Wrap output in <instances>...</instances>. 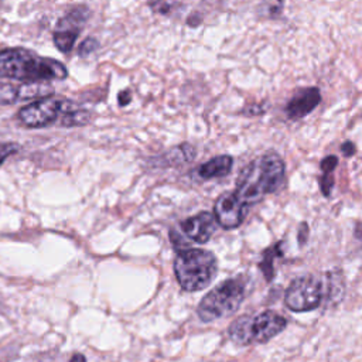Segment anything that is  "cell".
Wrapping results in <instances>:
<instances>
[{
    "label": "cell",
    "mask_w": 362,
    "mask_h": 362,
    "mask_svg": "<svg viewBox=\"0 0 362 362\" xmlns=\"http://www.w3.org/2000/svg\"><path fill=\"white\" fill-rule=\"evenodd\" d=\"M183 232L194 242L205 243L214 235L216 227V217L211 213L202 211L191 218H187L181 223Z\"/></svg>",
    "instance_id": "11"
},
{
    "label": "cell",
    "mask_w": 362,
    "mask_h": 362,
    "mask_svg": "<svg viewBox=\"0 0 362 362\" xmlns=\"http://www.w3.org/2000/svg\"><path fill=\"white\" fill-rule=\"evenodd\" d=\"M234 166V159L231 156H218L213 160L201 165L197 169V174L202 180H211V179H220L225 177L231 173V169Z\"/></svg>",
    "instance_id": "12"
},
{
    "label": "cell",
    "mask_w": 362,
    "mask_h": 362,
    "mask_svg": "<svg viewBox=\"0 0 362 362\" xmlns=\"http://www.w3.org/2000/svg\"><path fill=\"white\" fill-rule=\"evenodd\" d=\"M341 151H342V154H344L345 158H352L354 154H355V151H356V149H355V146H354L352 142H345V143L341 146Z\"/></svg>",
    "instance_id": "25"
},
{
    "label": "cell",
    "mask_w": 362,
    "mask_h": 362,
    "mask_svg": "<svg viewBox=\"0 0 362 362\" xmlns=\"http://www.w3.org/2000/svg\"><path fill=\"white\" fill-rule=\"evenodd\" d=\"M354 235H355V238H356L358 241H361V242H362V223H361V224H358V225L355 227Z\"/></svg>",
    "instance_id": "28"
},
{
    "label": "cell",
    "mask_w": 362,
    "mask_h": 362,
    "mask_svg": "<svg viewBox=\"0 0 362 362\" xmlns=\"http://www.w3.org/2000/svg\"><path fill=\"white\" fill-rule=\"evenodd\" d=\"M91 121V114L82 108L75 107L70 100L67 102V107L61 115L60 123L64 128H75V126H85Z\"/></svg>",
    "instance_id": "14"
},
{
    "label": "cell",
    "mask_w": 362,
    "mask_h": 362,
    "mask_svg": "<svg viewBox=\"0 0 362 362\" xmlns=\"http://www.w3.org/2000/svg\"><path fill=\"white\" fill-rule=\"evenodd\" d=\"M218 264L213 252L186 249L179 252L174 261L176 278L186 292H199L209 286L217 275Z\"/></svg>",
    "instance_id": "3"
},
{
    "label": "cell",
    "mask_w": 362,
    "mask_h": 362,
    "mask_svg": "<svg viewBox=\"0 0 362 362\" xmlns=\"http://www.w3.org/2000/svg\"><path fill=\"white\" fill-rule=\"evenodd\" d=\"M333 187H334L333 173H323L322 177H320V190H322L323 195L330 197Z\"/></svg>",
    "instance_id": "20"
},
{
    "label": "cell",
    "mask_w": 362,
    "mask_h": 362,
    "mask_svg": "<svg viewBox=\"0 0 362 362\" xmlns=\"http://www.w3.org/2000/svg\"><path fill=\"white\" fill-rule=\"evenodd\" d=\"M154 12L156 13H160V15H169L172 10V8L174 6L173 3H163V2H160V3H150L149 5Z\"/></svg>",
    "instance_id": "23"
},
{
    "label": "cell",
    "mask_w": 362,
    "mask_h": 362,
    "mask_svg": "<svg viewBox=\"0 0 362 362\" xmlns=\"http://www.w3.org/2000/svg\"><path fill=\"white\" fill-rule=\"evenodd\" d=\"M282 242L276 243L273 248L268 249L264 255V259L262 262L259 264V268L262 269L264 272V276L266 279V282H272L273 278H275V269H273V259L276 256H282Z\"/></svg>",
    "instance_id": "16"
},
{
    "label": "cell",
    "mask_w": 362,
    "mask_h": 362,
    "mask_svg": "<svg viewBox=\"0 0 362 362\" xmlns=\"http://www.w3.org/2000/svg\"><path fill=\"white\" fill-rule=\"evenodd\" d=\"M19 100V86L10 82H0V105H12Z\"/></svg>",
    "instance_id": "17"
},
{
    "label": "cell",
    "mask_w": 362,
    "mask_h": 362,
    "mask_svg": "<svg viewBox=\"0 0 362 362\" xmlns=\"http://www.w3.org/2000/svg\"><path fill=\"white\" fill-rule=\"evenodd\" d=\"M54 95L50 84H23L19 86V100H38Z\"/></svg>",
    "instance_id": "15"
},
{
    "label": "cell",
    "mask_w": 362,
    "mask_h": 362,
    "mask_svg": "<svg viewBox=\"0 0 362 362\" xmlns=\"http://www.w3.org/2000/svg\"><path fill=\"white\" fill-rule=\"evenodd\" d=\"M118 100H119V105H121V107L129 105L130 100H132V92H130L129 89L121 91L119 95H118Z\"/></svg>",
    "instance_id": "24"
},
{
    "label": "cell",
    "mask_w": 362,
    "mask_h": 362,
    "mask_svg": "<svg viewBox=\"0 0 362 362\" xmlns=\"http://www.w3.org/2000/svg\"><path fill=\"white\" fill-rule=\"evenodd\" d=\"M337 166H338V159L335 156H327L320 165L322 173H333Z\"/></svg>",
    "instance_id": "22"
},
{
    "label": "cell",
    "mask_w": 362,
    "mask_h": 362,
    "mask_svg": "<svg viewBox=\"0 0 362 362\" xmlns=\"http://www.w3.org/2000/svg\"><path fill=\"white\" fill-rule=\"evenodd\" d=\"M70 362H86V358H85V355L84 354H74L73 356H71V361Z\"/></svg>",
    "instance_id": "27"
},
{
    "label": "cell",
    "mask_w": 362,
    "mask_h": 362,
    "mask_svg": "<svg viewBox=\"0 0 362 362\" xmlns=\"http://www.w3.org/2000/svg\"><path fill=\"white\" fill-rule=\"evenodd\" d=\"M250 323L252 316H242L232 322L228 327V335L232 342L236 345H250L252 342V333H250Z\"/></svg>",
    "instance_id": "13"
},
{
    "label": "cell",
    "mask_w": 362,
    "mask_h": 362,
    "mask_svg": "<svg viewBox=\"0 0 362 362\" xmlns=\"http://www.w3.org/2000/svg\"><path fill=\"white\" fill-rule=\"evenodd\" d=\"M20 144L13 142H0V166H2L10 156L20 151Z\"/></svg>",
    "instance_id": "18"
},
{
    "label": "cell",
    "mask_w": 362,
    "mask_h": 362,
    "mask_svg": "<svg viewBox=\"0 0 362 362\" xmlns=\"http://www.w3.org/2000/svg\"><path fill=\"white\" fill-rule=\"evenodd\" d=\"M245 206L235 193H225L218 197L214 205L216 220L224 229L238 228L245 218Z\"/></svg>",
    "instance_id": "9"
},
{
    "label": "cell",
    "mask_w": 362,
    "mask_h": 362,
    "mask_svg": "<svg viewBox=\"0 0 362 362\" xmlns=\"http://www.w3.org/2000/svg\"><path fill=\"white\" fill-rule=\"evenodd\" d=\"M285 179V163L275 153L250 162L238 176L236 190L238 198L245 204L259 202L265 195L278 191Z\"/></svg>",
    "instance_id": "2"
},
{
    "label": "cell",
    "mask_w": 362,
    "mask_h": 362,
    "mask_svg": "<svg viewBox=\"0 0 362 362\" xmlns=\"http://www.w3.org/2000/svg\"><path fill=\"white\" fill-rule=\"evenodd\" d=\"M67 77L68 70L59 60L41 57L23 47L0 50V78L23 84H50Z\"/></svg>",
    "instance_id": "1"
},
{
    "label": "cell",
    "mask_w": 362,
    "mask_h": 362,
    "mask_svg": "<svg viewBox=\"0 0 362 362\" xmlns=\"http://www.w3.org/2000/svg\"><path fill=\"white\" fill-rule=\"evenodd\" d=\"M89 17V10L85 6H78L68 13H66L59 22L53 33V41L63 54L71 53L75 41L82 31L86 20Z\"/></svg>",
    "instance_id": "7"
},
{
    "label": "cell",
    "mask_w": 362,
    "mask_h": 362,
    "mask_svg": "<svg viewBox=\"0 0 362 362\" xmlns=\"http://www.w3.org/2000/svg\"><path fill=\"white\" fill-rule=\"evenodd\" d=\"M99 48V41L93 37H88L85 38L81 44H80V48H78V56L85 59L88 56H91L92 53H95V51Z\"/></svg>",
    "instance_id": "19"
},
{
    "label": "cell",
    "mask_w": 362,
    "mask_h": 362,
    "mask_svg": "<svg viewBox=\"0 0 362 362\" xmlns=\"http://www.w3.org/2000/svg\"><path fill=\"white\" fill-rule=\"evenodd\" d=\"M67 102L68 100L54 95L43 98L23 107L17 112L16 118L22 126L29 129L47 128L57 122L60 115H63L67 107Z\"/></svg>",
    "instance_id": "6"
},
{
    "label": "cell",
    "mask_w": 362,
    "mask_h": 362,
    "mask_svg": "<svg viewBox=\"0 0 362 362\" xmlns=\"http://www.w3.org/2000/svg\"><path fill=\"white\" fill-rule=\"evenodd\" d=\"M243 276L228 279L205 294L198 304L197 315L202 323H213L234 315L245 299Z\"/></svg>",
    "instance_id": "4"
},
{
    "label": "cell",
    "mask_w": 362,
    "mask_h": 362,
    "mask_svg": "<svg viewBox=\"0 0 362 362\" xmlns=\"http://www.w3.org/2000/svg\"><path fill=\"white\" fill-rule=\"evenodd\" d=\"M170 241H172L173 246H174L177 250H180V252H181V250H186V249H190L188 242L184 241V239L181 238V235H180L177 231H174V229L170 231Z\"/></svg>",
    "instance_id": "21"
},
{
    "label": "cell",
    "mask_w": 362,
    "mask_h": 362,
    "mask_svg": "<svg viewBox=\"0 0 362 362\" xmlns=\"http://www.w3.org/2000/svg\"><path fill=\"white\" fill-rule=\"evenodd\" d=\"M324 297V283L322 279L307 275L292 282L285 294V304L294 313H306L316 310Z\"/></svg>",
    "instance_id": "5"
},
{
    "label": "cell",
    "mask_w": 362,
    "mask_h": 362,
    "mask_svg": "<svg viewBox=\"0 0 362 362\" xmlns=\"http://www.w3.org/2000/svg\"><path fill=\"white\" fill-rule=\"evenodd\" d=\"M307 236H308V227L306 223H303L299 228V235H297L299 245H304L307 242Z\"/></svg>",
    "instance_id": "26"
},
{
    "label": "cell",
    "mask_w": 362,
    "mask_h": 362,
    "mask_svg": "<svg viewBox=\"0 0 362 362\" xmlns=\"http://www.w3.org/2000/svg\"><path fill=\"white\" fill-rule=\"evenodd\" d=\"M287 327V320L272 310L252 316L250 333L253 344H265L280 334Z\"/></svg>",
    "instance_id": "8"
},
{
    "label": "cell",
    "mask_w": 362,
    "mask_h": 362,
    "mask_svg": "<svg viewBox=\"0 0 362 362\" xmlns=\"http://www.w3.org/2000/svg\"><path fill=\"white\" fill-rule=\"evenodd\" d=\"M322 102V93L317 88H306L300 89L293 95V98L286 105V115L292 121L301 119L312 114Z\"/></svg>",
    "instance_id": "10"
}]
</instances>
